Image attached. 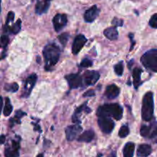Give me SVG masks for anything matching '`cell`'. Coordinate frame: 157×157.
Returning a JSON list of instances; mask_svg holds the SVG:
<instances>
[{"mask_svg": "<svg viewBox=\"0 0 157 157\" xmlns=\"http://www.w3.org/2000/svg\"><path fill=\"white\" fill-rule=\"evenodd\" d=\"M61 49L55 43H49L43 49V55L45 60V69L51 70L57 64L60 58Z\"/></svg>", "mask_w": 157, "mask_h": 157, "instance_id": "6da1fadb", "label": "cell"}, {"mask_svg": "<svg viewBox=\"0 0 157 157\" xmlns=\"http://www.w3.org/2000/svg\"><path fill=\"white\" fill-rule=\"evenodd\" d=\"M123 112H124L123 108L117 103H113V104H105L100 106L97 111V115L98 117L111 116L116 120H120L123 117Z\"/></svg>", "mask_w": 157, "mask_h": 157, "instance_id": "7a4b0ae2", "label": "cell"}, {"mask_svg": "<svg viewBox=\"0 0 157 157\" xmlns=\"http://www.w3.org/2000/svg\"><path fill=\"white\" fill-rule=\"evenodd\" d=\"M154 113V100L153 93L148 92L144 95L142 103V118L144 121H150Z\"/></svg>", "mask_w": 157, "mask_h": 157, "instance_id": "3957f363", "label": "cell"}, {"mask_svg": "<svg viewBox=\"0 0 157 157\" xmlns=\"http://www.w3.org/2000/svg\"><path fill=\"white\" fill-rule=\"evenodd\" d=\"M140 61L149 70L157 72V49L146 52L141 57Z\"/></svg>", "mask_w": 157, "mask_h": 157, "instance_id": "277c9868", "label": "cell"}, {"mask_svg": "<svg viewBox=\"0 0 157 157\" xmlns=\"http://www.w3.org/2000/svg\"><path fill=\"white\" fill-rule=\"evenodd\" d=\"M98 126L101 128V131L104 133L109 134L113 131L114 128V123L110 117L100 116L98 119Z\"/></svg>", "mask_w": 157, "mask_h": 157, "instance_id": "5b68a950", "label": "cell"}, {"mask_svg": "<svg viewBox=\"0 0 157 157\" xmlns=\"http://www.w3.org/2000/svg\"><path fill=\"white\" fill-rule=\"evenodd\" d=\"M66 80L68 83L71 89H78L81 87L83 84V76L80 74H70L65 76Z\"/></svg>", "mask_w": 157, "mask_h": 157, "instance_id": "8992f818", "label": "cell"}, {"mask_svg": "<svg viewBox=\"0 0 157 157\" xmlns=\"http://www.w3.org/2000/svg\"><path fill=\"white\" fill-rule=\"evenodd\" d=\"M37 81V75L36 74L33 73L31 75H29L25 80V86H24V92H23L22 97H27L29 96V95L32 92V89L35 86V83Z\"/></svg>", "mask_w": 157, "mask_h": 157, "instance_id": "52a82bcc", "label": "cell"}, {"mask_svg": "<svg viewBox=\"0 0 157 157\" xmlns=\"http://www.w3.org/2000/svg\"><path fill=\"white\" fill-rule=\"evenodd\" d=\"M100 78V73L97 71H87L83 75V82L85 86L94 85Z\"/></svg>", "mask_w": 157, "mask_h": 157, "instance_id": "ba28073f", "label": "cell"}, {"mask_svg": "<svg viewBox=\"0 0 157 157\" xmlns=\"http://www.w3.org/2000/svg\"><path fill=\"white\" fill-rule=\"evenodd\" d=\"M82 131V127L79 124L72 125L67 127L65 130L66 138L68 141H72L78 137V135Z\"/></svg>", "mask_w": 157, "mask_h": 157, "instance_id": "9c48e42d", "label": "cell"}, {"mask_svg": "<svg viewBox=\"0 0 157 157\" xmlns=\"http://www.w3.org/2000/svg\"><path fill=\"white\" fill-rule=\"evenodd\" d=\"M67 18L65 14H57L53 18V26L56 32L61 31L67 25Z\"/></svg>", "mask_w": 157, "mask_h": 157, "instance_id": "30bf717a", "label": "cell"}, {"mask_svg": "<svg viewBox=\"0 0 157 157\" xmlns=\"http://www.w3.org/2000/svg\"><path fill=\"white\" fill-rule=\"evenodd\" d=\"M87 42V38L82 34H79L75 37L74 40L73 45H72V52L75 55H77L80 51L82 49L85 43Z\"/></svg>", "mask_w": 157, "mask_h": 157, "instance_id": "8fae6325", "label": "cell"}, {"mask_svg": "<svg viewBox=\"0 0 157 157\" xmlns=\"http://www.w3.org/2000/svg\"><path fill=\"white\" fill-rule=\"evenodd\" d=\"M19 142L12 140V145L8 146L5 149V156L6 157H19Z\"/></svg>", "mask_w": 157, "mask_h": 157, "instance_id": "7c38bea8", "label": "cell"}, {"mask_svg": "<svg viewBox=\"0 0 157 157\" xmlns=\"http://www.w3.org/2000/svg\"><path fill=\"white\" fill-rule=\"evenodd\" d=\"M100 13V10L97 6H93L87 9L84 13V20L87 22H92L94 21Z\"/></svg>", "mask_w": 157, "mask_h": 157, "instance_id": "4fadbf2b", "label": "cell"}, {"mask_svg": "<svg viewBox=\"0 0 157 157\" xmlns=\"http://www.w3.org/2000/svg\"><path fill=\"white\" fill-rule=\"evenodd\" d=\"M120 94V89L118 86H117L115 84L109 85L106 88L105 91V96L109 99H113L117 98Z\"/></svg>", "mask_w": 157, "mask_h": 157, "instance_id": "5bb4252c", "label": "cell"}, {"mask_svg": "<svg viewBox=\"0 0 157 157\" xmlns=\"http://www.w3.org/2000/svg\"><path fill=\"white\" fill-rule=\"evenodd\" d=\"M51 0H38L35 7L36 13L41 15L43 13H45L50 6Z\"/></svg>", "mask_w": 157, "mask_h": 157, "instance_id": "9a60e30c", "label": "cell"}, {"mask_svg": "<svg viewBox=\"0 0 157 157\" xmlns=\"http://www.w3.org/2000/svg\"><path fill=\"white\" fill-rule=\"evenodd\" d=\"M83 111H85V112H87V113L90 112V108L87 107V103H84V104L81 105V106H79L78 108H77V109L75 110V113L73 114V116H72V120H73L74 123H77V124H79V123H81L79 120V115H81V112H82Z\"/></svg>", "mask_w": 157, "mask_h": 157, "instance_id": "2e32d148", "label": "cell"}, {"mask_svg": "<svg viewBox=\"0 0 157 157\" xmlns=\"http://www.w3.org/2000/svg\"><path fill=\"white\" fill-rule=\"evenodd\" d=\"M157 127V122H154L150 126H142L140 128V135L145 138L150 139L152 132Z\"/></svg>", "mask_w": 157, "mask_h": 157, "instance_id": "e0dca14e", "label": "cell"}, {"mask_svg": "<svg viewBox=\"0 0 157 157\" xmlns=\"http://www.w3.org/2000/svg\"><path fill=\"white\" fill-rule=\"evenodd\" d=\"M152 147L148 144L140 145L137 149V155L139 157H147L151 154Z\"/></svg>", "mask_w": 157, "mask_h": 157, "instance_id": "ac0fdd59", "label": "cell"}, {"mask_svg": "<svg viewBox=\"0 0 157 157\" xmlns=\"http://www.w3.org/2000/svg\"><path fill=\"white\" fill-rule=\"evenodd\" d=\"M94 138V132L93 130H87L83 132L81 135L78 138L79 142H84V143H90Z\"/></svg>", "mask_w": 157, "mask_h": 157, "instance_id": "d6986e66", "label": "cell"}, {"mask_svg": "<svg viewBox=\"0 0 157 157\" xmlns=\"http://www.w3.org/2000/svg\"><path fill=\"white\" fill-rule=\"evenodd\" d=\"M135 150V144L131 142H129L124 146L123 149L124 157H133Z\"/></svg>", "mask_w": 157, "mask_h": 157, "instance_id": "ffe728a7", "label": "cell"}, {"mask_svg": "<svg viewBox=\"0 0 157 157\" xmlns=\"http://www.w3.org/2000/svg\"><path fill=\"white\" fill-rule=\"evenodd\" d=\"M104 35L110 40H116L118 38V31L116 27H110L105 29Z\"/></svg>", "mask_w": 157, "mask_h": 157, "instance_id": "44dd1931", "label": "cell"}, {"mask_svg": "<svg viewBox=\"0 0 157 157\" xmlns=\"http://www.w3.org/2000/svg\"><path fill=\"white\" fill-rule=\"evenodd\" d=\"M142 73V69L140 68H135L133 69V84H134V87L136 89L139 87L140 84V75Z\"/></svg>", "mask_w": 157, "mask_h": 157, "instance_id": "7402d4cb", "label": "cell"}, {"mask_svg": "<svg viewBox=\"0 0 157 157\" xmlns=\"http://www.w3.org/2000/svg\"><path fill=\"white\" fill-rule=\"evenodd\" d=\"M12 106L10 103V100L9 98L6 99V104H5L4 109H3V114H4L5 116H9L11 115L12 112Z\"/></svg>", "mask_w": 157, "mask_h": 157, "instance_id": "603a6c76", "label": "cell"}, {"mask_svg": "<svg viewBox=\"0 0 157 157\" xmlns=\"http://www.w3.org/2000/svg\"><path fill=\"white\" fill-rule=\"evenodd\" d=\"M25 112H23L21 111H18V112L15 113V118L10 119V125L11 126H13L15 123H20V119L23 116V115H25Z\"/></svg>", "mask_w": 157, "mask_h": 157, "instance_id": "cb8c5ba5", "label": "cell"}, {"mask_svg": "<svg viewBox=\"0 0 157 157\" xmlns=\"http://www.w3.org/2000/svg\"><path fill=\"white\" fill-rule=\"evenodd\" d=\"M4 89L7 92H15L18 89V85L16 83H11V84H6L4 86Z\"/></svg>", "mask_w": 157, "mask_h": 157, "instance_id": "d4e9b609", "label": "cell"}, {"mask_svg": "<svg viewBox=\"0 0 157 157\" xmlns=\"http://www.w3.org/2000/svg\"><path fill=\"white\" fill-rule=\"evenodd\" d=\"M114 71L115 73L118 75V76H121L124 72V62L121 61L114 66Z\"/></svg>", "mask_w": 157, "mask_h": 157, "instance_id": "484cf974", "label": "cell"}, {"mask_svg": "<svg viewBox=\"0 0 157 157\" xmlns=\"http://www.w3.org/2000/svg\"><path fill=\"white\" fill-rule=\"evenodd\" d=\"M129 133H130V129H129L128 126L126 125L121 126L119 131V136L121 138H125L129 135Z\"/></svg>", "mask_w": 157, "mask_h": 157, "instance_id": "4316f807", "label": "cell"}, {"mask_svg": "<svg viewBox=\"0 0 157 157\" xmlns=\"http://www.w3.org/2000/svg\"><path fill=\"white\" fill-rule=\"evenodd\" d=\"M21 19H18L15 23H14L13 26L11 28V32L13 34H17L19 32L20 29H21Z\"/></svg>", "mask_w": 157, "mask_h": 157, "instance_id": "83f0119b", "label": "cell"}, {"mask_svg": "<svg viewBox=\"0 0 157 157\" xmlns=\"http://www.w3.org/2000/svg\"><path fill=\"white\" fill-rule=\"evenodd\" d=\"M68 38L69 34L67 33V32H64V33H62L61 35H58V40H59V42L61 43V45H62L63 46H65Z\"/></svg>", "mask_w": 157, "mask_h": 157, "instance_id": "f1b7e54d", "label": "cell"}, {"mask_svg": "<svg viewBox=\"0 0 157 157\" xmlns=\"http://www.w3.org/2000/svg\"><path fill=\"white\" fill-rule=\"evenodd\" d=\"M14 16H15V14H14V12H9V13H8V15H7V21H6V30H9V25L10 24L11 22H13V20H14ZM5 30V31H6Z\"/></svg>", "mask_w": 157, "mask_h": 157, "instance_id": "f546056e", "label": "cell"}, {"mask_svg": "<svg viewBox=\"0 0 157 157\" xmlns=\"http://www.w3.org/2000/svg\"><path fill=\"white\" fill-rule=\"evenodd\" d=\"M150 26L153 29H157V13L151 16L150 20Z\"/></svg>", "mask_w": 157, "mask_h": 157, "instance_id": "4dcf8cb0", "label": "cell"}, {"mask_svg": "<svg viewBox=\"0 0 157 157\" xmlns=\"http://www.w3.org/2000/svg\"><path fill=\"white\" fill-rule=\"evenodd\" d=\"M92 65H93V62H92L91 60H90L89 58H84V59L81 61V65H80V66H81V67L87 68V67H90Z\"/></svg>", "mask_w": 157, "mask_h": 157, "instance_id": "1f68e13d", "label": "cell"}, {"mask_svg": "<svg viewBox=\"0 0 157 157\" xmlns=\"http://www.w3.org/2000/svg\"><path fill=\"white\" fill-rule=\"evenodd\" d=\"M9 42V38L8 37L7 35H2L1 36V45L2 48H6V46H8Z\"/></svg>", "mask_w": 157, "mask_h": 157, "instance_id": "d6a6232c", "label": "cell"}, {"mask_svg": "<svg viewBox=\"0 0 157 157\" xmlns=\"http://www.w3.org/2000/svg\"><path fill=\"white\" fill-rule=\"evenodd\" d=\"M112 24L114 25L115 26H122L124 25V21L118 18H114L112 21Z\"/></svg>", "mask_w": 157, "mask_h": 157, "instance_id": "836d02e7", "label": "cell"}, {"mask_svg": "<svg viewBox=\"0 0 157 157\" xmlns=\"http://www.w3.org/2000/svg\"><path fill=\"white\" fill-rule=\"evenodd\" d=\"M150 139H152V141L154 143H157V127L153 130V132H152L151 135L150 137Z\"/></svg>", "mask_w": 157, "mask_h": 157, "instance_id": "e575fe53", "label": "cell"}, {"mask_svg": "<svg viewBox=\"0 0 157 157\" xmlns=\"http://www.w3.org/2000/svg\"><path fill=\"white\" fill-rule=\"evenodd\" d=\"M94 95H95L94 91L92 90V89H90V90H88V91H87L86 92H84V95H83V96H84V97H85V96L91 97V96H94Z\"/></svg>", "mask_w": 157, "mask_h": 157, "instance_id": "d590c367", "label": "cell"}, {"mask_svg": "<svg viewBox=\"0 0 157 157\" xmlns=\"http://www.w3.org/2000/svg\"><path fill=\"white\" fill-rule=\"evenodd\" d=\"M133 34L132 33H130V35H129V36H130V40H131V42H132V46H131V49H130V50H132V49H133V45L135 44V42H134V40L133 39Z\"/></svg>", "mask_w": 157, "mask_h": 157, "instance_id": "8d00e7d4", "label": "cell"}, {"mask_svg": "<svg viewBox=\"0 0 157 157\" xmlns=\"http://www.w3.org/2000/svg\"><path fill=\"white\" fill-rule=\"evenodd\" d=\"M107 157H117L116 152H111V153H110V155H109L108 156H107Z\"/></svg>", "mask_w": 157, "mask_h": 157, "instance_id": "74e56055", "label": "cell"}, {"mask_svg": "<svg viewBox=\"0 0 157 157\" xmlns=\"http://www.w3.org/2000/svg\"><path fill=\"white\" fill-rule=\"evenodd\" d=\"M5 138H6V137H5L4 135H1V143L2 144H3V143H5Z\"/></svg>", "mask_w": 157, "mask_h": 157, "instance_id": "f35d334b", "label": "cell"}, {"mask_svg": "<svg viewBox=\"0 0 157 157\" xmlns=\"http://www.w3.org/2000/svg\"><path fill=\"white\" fill-rule=\"evenodd\" d=\"M36 157H44V155H43L42 153H40V154H38Z\"/></svg>", "mask_w": 157, "mask_h": 157, "instance_id": "ab89813d", "label": "cell"}, {"mask_svg": "<svg viewBox=\"0 0 157 157\" xmlns=\"http://www.w3.org/2000/svg\"><path fill=\"white\" fill-rule=\"evenodd\" d=\"M101 156H102V154H101V153H100V154H98V156H97V157H101Z\"/></svg>", "mask_w": 157, "mask_h": 157, "instance_id": "60d3db41", "label": "cell"}]
</instances>
